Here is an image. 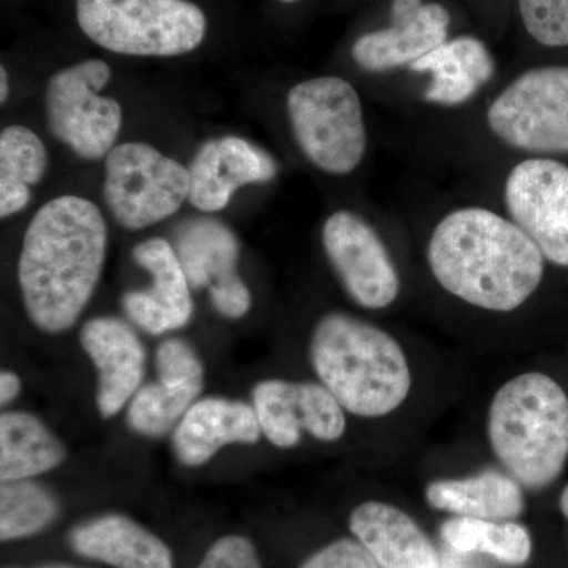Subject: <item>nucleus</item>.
<instances>
[{"label":"nucleus","mask_w":568,"mask_h":568,"mask_svg":"<svg viewBox=\"0 0 568 568\" xmlns=\"http://www.w3.org/2000/svg\"><path fill=\"white\" fill-rule=\"evenodd\" d=\"M108 252V227L92 201L63 194L32 216L18 260V284L29 320L62 334L91 302Z\"/></svg>","instance_id":"obj_1"},{"label":"nucleus","mask_w":568,"mask_h":568,"mask_svg":"<svg viewBox=\"0 0 568 568\" xmlns=\"http://www.w3.org/2000/svg\"><path fill=\"white\" fill-rule=\"evenodd\" d=\"M426 260L444 291L493 313L525 305L540 286L547 261L514 220L481 205L447 212L429 234Z\"/></svg>","instance_id":"obj_2"},{"label":"nucleus","mask_w":568,"mask_h":568,"mask_svg":"<svg viewBox=\"0 0 568 568\" xmlns=\"http://www.w3.org/2000/svg\"><path fill=\"white\" fill-rule=\"evenodd\" d=\"M310 361L321 384L347 413L377 418L395 413L413 386L402 345L383 328L343 312L317 321Z\"/></svg>","instance_id":"obj_3"},{"label":"nucleus","mask_w":568,"mask_h":568,"mask_svg":"<svg viewBox=\"0 0 568 568\" xmlns=\"http://www.w3.org/2000/svg\"><path fill=\"white\" fill-rule=\"evenodd\" d=\"M491 450L530 489L558 480L568 459V396L552 377L525 373L507 381L488 410Z\"/></svg>","instance_id":"obj_4"},{"label":"nucleus","mask_w":568,"mask_h":568,"mask_svg":"<svg viewBox=\"0 0 568 568\" xmlns=\"http://www.w3.org/2000/svg\"><path fill=\"white\" fill-rule=\"evenodd\" d=\"M82 33L104 50L174 58L201 47L207 18L189 0H77Z\"/></svg>","instance_id":"obj_5"},{"label":"nucleus","mask_w":568,"mask_h":568,"mask_svg":"<svg viewBox=\"0 0 568 568\" xmlns=\"http://www.w3.org/2000/svg\"><path fill=\"white\" fill-rule=\"evenodd\" d=\"M286 111L298 149L317 170L347 175L364 162V104L349 81L317 77L298 82L287 92Z\"/></svg>","instance_id":"obj_6"},{"label":"nucleus","mask_w":568,"mask_h":568,"mask_svg":"<svg viewBox=\"0 0 568 568\" xmlns=\"http://www.w3.org/2000/svg\"><path fill=\"white\" fill-rule=\"evenodd\" d=\"M189 194V168L148 142H122L104 159V203L125 230L141 231L170 219Z\"/></svg>","instance_id":"obj_7"},{"label":"nucleus","mask_w":568,"mask_h":568,"mask_svg":"<svg viewBox=\"0 0 568 568\" xmlns=\"http://www.w3.org/2000/svg\"><path fill=\"white\" fill-rule=\"evenodd\" d=\"M111 77L106 62L88 59L55 71L44 89V114L52 136L91 162L106 159L122 132L121 104L102 95Z\"/></svg>","instance_id":"obj_8"},{"label":"nucleus","mask_w":568,"mask_h":568,"mask_svg":"<svg viewBox=\"0 0 568 568\" xmlns=\"http://www.w3.org/2000/svg\"><path fill=\"white\" fill-rule=\"evenodd\" d=\"M489 133L532 155L568 153V67H536L508 82L487 115Z\"/></svg>","instance_id":"obj_9"},{"label":"nucleus","mask_w":568,"mask_h":568,"mask_svg":"<svg viewBox=\"0 0 568 568\" xmlns=\"http://www.w3.org/2000/svg\"><path fill=\"white\" fill-rule=\"evenodd\" d=\"M321 237L325 256L354 304L373 312L395 304L402 282L372 223L353 211H336L325 219Z\"/></svg>","instance_id":"obj_10"},{"label":"nucleus","mask_w":568,"mask_h":568,"mask_svg":"<svg viewBox=\"0 0 568 568\" xmlns=\"http://www.w3.org/2000/svg\"><path fill=\"white\" fill-rule=\"evenodd\" d=\"M508 219L536 242L545 260L568 267V166L547 156H529L504 182Z\"/></svg>","instance_id":"obj_11"},{"label":"nucleus","mask_w":568,"mask_h":568,"mask_svg":"<svg viewBox=\"0 0 568 568\" xmlns=\"http://www.w3.org/2000/svg\"><path fill=\"white\" fill-rule=\"evenodd\" d=\"M261 432L278 448L301 443L302 432L334 443L346 432L345 407L323 384L267 379L253 388Z\"/></svg>","instance_id":"obj_12"},{"label":"nucleus","mask_w":568,"mask_h":568,"mask_svg":"<svg viewBox=\"0 0 568 568\" xmlns=\"http://www.w3.org/2000/svg\"><path fill=\"white\" fill-rule=\"evenodd\" d=\"M450 13L440 3L394 0L390 26L364 33L353 44L354 62L368 73L410 67L448 40Z\"/></svg>","instance_id":"obj_13"},{"label":"nucleus","mask_w":568,"mask_h":568,"mask_svg":"<svg viewBox=\"0 0 568 568\" xmlns=\"http://www.w3.org/2000/svg\"><path fill=\"white\" fill-rule=\"evenodd\" d=\"M189 203L204 213L223 211L233 194L250 183L271 182L275 160L264 149L239 136L205 142L189 166Z\"/></svg>","instance_id":"obj_14"},{"label":"nucleus","mask_w":568,"mask_h":568,"mask_svg":"<svg viewBox=\"0 0 568 568\" xmlns=\"http://www.w3.org/2000/svg\"><path fill=\"white\" fill-rule=\"evenodd\" d=\"M80 342L99 373V413L112 418L141 388L144 346L129 324L110 316L93 317L82 325Z\"/></svg>","instance_id":"obj_15"},{"label":"nucleus","mask_w":568,"mask_h":568,"mask_svg":"<svg viewBox=\"0 0 568 568\" xmlns=\"http://www.w3.org/2000/svg\"><path fill=\"white\" fill-rule=\"evenodd\" d=\"M261 425L253 405L239 399H197L175 426L173 450L182 465L203 466L223 447L253 446L260 440Z\"/></svg>","instance_id":"obj_16"},{"label":"nucleus","mask_w":568,"mask_h":568,"mask_svg":"<svg viewBox=\"0 0 568 568\" xmlns=\"http://www.w3.org/2000/svg\"><path fill=\"white\" fill-rule=\"evenodd\" d=\"M349 528L383 568H440L436 548L424 530L392 504H361L351 514Z\"/></svg>","instance_id":"obj_17"},{"label":"nucleus","mask_w":568,"mask_h":568,"mask_svg":"<svg viewBox=\"0 0 568 568\" xmlns=\"http://www.w3.org/2000/svg\"><path fill=\"white\" fill-rule=\"evenodd\" d=\"M69 540L82 558L114 568H174L173 551L162 538L125 515L106 514L81 523Z\"/></svg>","instance_id":"obj_18"},{"label":"nucleus","mask_w":568,"mask_h":568,"mask_svg":"<svg viewBox=\"0 0 568 568\" xmlns=\"http://www.w3.org/2000/svg\"><path fill=\"white\" fill-rule=\"evenodd\" d=\"M432 77L425 100L439 106H459L473 100L495 78L496 61L487 44L476 37L447 40L409 67Z\"/></svg>","instance_id":"obj_19"},{"label":"nucleus","mask_w":568,"mask_h":568,"mask_svg":"<svg viewBox=\"0 0 568 568\" xmlns=\"http://www.w3.org/2000/svg\"><path fill=\"white\" fill-rule=\"evenodd\" d=\"M519 481L497 470L474 476L435 480L426 485V503L457 517L510 521L525 510Z\"/></svg>","instance_id":"obj_20"},{"label":"nucleus","mask_w":568,"mask_h":568,"mask_svg":"<svg viewBox=\"0 0 568 568\" xmlns=\"http://www.w3.org/2000/svg\"><path fill=\"white\" fill-rule=\"evenodd\" d=\"M174 248L193 290L212 291L239 278V241L220 220H186L175 233Z\"/></svg>","instance_id":"obj_21"},{"label":"nucleus","mask_w":568,"mask_h":568,"mask_svg":"<svg viewBox=\"0 0 568 568\" xmlns=\"http://www.w3.org/2000/svg\"><path fill=\"white\" fill-rule=\"evenodd\" d=\"M62 440L39 417L10 410L0 417V480H31L61 466Z\"/></svg>","instance_id":"obj_22"},{"label":"nucleus","mask_w":568,"mask_h":568,"mask_svg":"<svg viewBox=\"0 0 568 568\" xmlns=\"http://www.w3.org/2000/svg\"><path fill=\"white\" fill-rule=\"evenodd\" d=\"M48 170L47 145L24 125H10L0 133V216L10 219L31 203L32 186Z\"/></svg>","instance_id":"obj_23"},{"label":"nucleus","mask_w":568,"mask_h":568,"mask_svg":"<svg viewBox=\"0 0 568 568\" xmlns=\"http://www.w3.org/2000/svg\"><path fill=\"white\" fill-rule=\"evenodd\" d=\"M440 534L455 551L484 552L508 566H523L532 551L528 529L514 521L457 517L444 523Z\"/></svg>","instance_id":"obj_24"},{"label":"nucleus","mask_w":568,"mask_h":568,"mask_svg":"<svg viewBox=\"0 0 568 568\" xmlns=\"http://www.w3.org/2000/svg\"><path fill=\"white\" fill-rule=\"evenodd\" d=\"M133 260L152 276L148 293L173 316L178 331L185 327L194 312L193 287L174 246L164 239L152 237L134 246Z\"/></svg>","instance_id":"obj_25"},{"label":"nucleus","mask_w":568,"mask_h":568,"mask_svg":"<svg viewBox=\"0 0 568 568\" xmlns=\"http://www.w3.org/2000/svg\"><path fill=\"white\" fill-rule=\"evenodd\" d=\"M58 497L31 480L3 481L0 487V540L37 536L59 517Z\"/></svg>","instance_id":"obj_26"},{"label":"nucleus","mask_w":568,"mask_h":568,"mask_svg":"<svg viewBox=\"0 0 568 568\" xmlns=\"http://www.w3.org/2000/svg\"><path fill=\"white\" fill-rule=\"evenodd\" d=\"M196 396L163 386L148 384L134 394L126 409V422L138 435L162 437L175 429Z\"/></svg>","instance_id":"obj_27"},{"label":"nucleus","mask_w":568,"mask_h":568,"mask_svg":"<svg viewBox=\"0 0 568 568\" xmlns=\"http://www.w3.org/2000/svg\"><path fill=\"white\" fill-rule=\"evenodd\" d=\"M155 364L159 383L163 386L200 396L204 387V365L189 343L166 339L156 349Z\"/></svg>","instance_id":"obj_28"},{"label":"nucleus","mask_w":568,"mask_h":568,"mask_svg":"<svg viewBox=\"0 0 568 568\" xmlns=\"http://www.w3.org/2000/svg\"><path fill=\"white\" fill-rule=\"evenodd\" d=\"M526 31L544 47H568V0H518Z\"/></svg>","instance_id":"obj_29"},{"label":"nucleus","mask_w":568,"mask_h":568,"mask_svg":"<svg viewBox=\"0 0 568 568\" xmlns=\"http://www.w3.org/2000/svg\"><path fill=\"white\" fill-rule=\"evenodd\" d=\"M122 306L130 321L149 335L178 331L173 316L148 291H130L123 295Z\"/></svg>","instance_id":"obj_30"},{"label":"nucleus","mask_w":568,"mask_h":568,"mask_svg":"<svg viewBox=\"0 0 568 568\" xmlns=\"http://www.w3.org/2000/svg\"><path fill=\"white\" fill-rule=\"evenodd\" d=\"M301 568H383L358 540L342 538L321 548Z\"/></svg>","instance_id":"obj_31"},{"label":"nucleus","mask_w":568,"mask_h":568,"mask_svg":"<svg viewBox=\"0 0 568 568\" xmlns=\"http://www.w3.org/2000/svg\"><path fill=\"white\" fill-rule=\"evenodd\" d=\"M194 568H263L252 541L242 536H224L205 552Z\"/></svg>","instance_id":"obj_32"},{"label":"nucleus","mask_w":568,"mask_h":568,"mask_svg":"<svg viewBox=\"0 0 568 568\" xmlns=\"http://www.w3.org/2000/svg\"><path fill=\"white\" fill-rule=\"evenodd\" d=\"M209 295H211V302L216 313L227 320H241L248 315L250 308H252V293L241 276L209 291Z\"/></svg>","instance_id":"obj_33"},{"label":"nucleus","mask_w":568,"mask_h":568,"mask_svg":"<svg viewBox=\"0 0 568 568\" xmlns=\"http://www.w3.org/2000/svg\"><path fill=\"white\" fill-rule=\"evenodd\" d=\"M21 392L20 376L14 375L9 369H3L0 375V403L2 406L10 405L11 402L18 398Z\"/></svg>","instance_id":"obj_34"},{"label":"nucleus","mask_w":568,"mask_h":568,"mask_svg":"<svg viewBox=\"0 0 568 568\" xmlns=\"http://www.w3.org/2000/svg\"><path fill=\"white\" fill-rule=\"evenodd\" d=\"M10 95L9 71L0 67V102L6 103Z\"/></svg>","instance_id":"obj_35"},{"label":"nucleus","mask_w":568,"mask_h":568,"mask_svg":"<svg viewBox=\"0 0 568 568\" xmlns=\"http://www.w3.org/2000/svg\"><path fill=\"white\" fill-rule=\"evenodd\" d=\"M559 506L562 514L568 518V485L564 488L562 495H560Z\"/></svg>","instance_id":"obj_36"},{"label":"nucleus","mask_w":568,"mask_h":568,"mask_svg":"<svg viewBox=\"0 0 568 568\" xmlns=\"http://www.w3.org/2000/svg\"><path fill=\"white\" fill-rule=\"evenodd\" d=\"M36 568H85L78 566H70V564H44V566L36 567Z\"/></svg>","instance_id":"obj_37"},{"label":"nucleus","mask_w":568,"mask_h":568,"mask_svg":"<svg viewBox=\"0 0 568 568\" xmlns=\"http://www.w3.org/2000/svg\"><path fill=\"white\" fill-rule=\"evenodd\" d=\"M278 2H282V3H295V2H298V0H278Z\"/></svg>","instance_id":"obj_38"}]
</instances>
